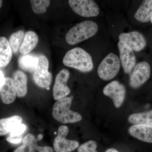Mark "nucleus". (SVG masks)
Listing matches in <instances>:
<instances>
[{
	"label": "nucleus",
	"instance_id": "1",
	"mask_svg": "<svg viewBox=\"0 0 152 152\" xmlns=\"http://www.w3.org/2000/svg\"><path fill=\"white\" fill-rule=\"evenodd\" d=\"M63 63L66 66L74 68L83 72H89L94 69L91 55L80 48L68 51L63 58Z\"/></svg>",
	"mask_w": 152,
	"mask_h": 152
},
{
	"label": "nucleus",
	"instance_id": "2",
	"mask_svg": "<svg viewBox=\"0 0 152 152\" xmlns=\"http://www.w3.org/2000/svg\"><path fill=\"white\" fill-rule=\"evenodd\" d=\"M98 31V25L92 21L81 22L68 31L66 40L69 45H75L94 36Z\"/></svg>",
	"mask_w": 152,
	"mask_h": 152
},
{
	"label": "nucleus",
	"instance_id": "3",
	"mask_svg": "<svg viewBox=\"0 0 152 152\" xmlns=\"http://www.w3.org/2000/svg\"><path fill=\"white\" fill-rule=\"evenodd\" d=\"M72 103V99L67 97L57 101L53 108L52 115L54 118L64 124L77 123L81 121V115L70 110Z\"/></svg>",
	"mask_w": 152,
	"mask_h": 152
},
{
	"label": "nucleus",
	"instance_id": "4",
	"mask_svg": "<svg viewBox=\"0 0 152 152\" xmlns=\"http://www.w3.org/2000/svg\"><path fill=\"white\" fill-rule=\"evenodd\" d=\"M121 64L119 57L110 53L103 60L98 68L99 77L105 81L112 80L118 73Z\"/></svg>",
	"mask_w": 152,
	"mask_h": 152
},
{
	"label": "nucleus",
	"instance_id": "5",
	"mask_svg": "<svg viewBox=\"0 0 152 152\" xmlns=\"http://www.w3.org/2000/svg\"><path fill=\"white\" fill-rule=\"evenodd\" d=\"M49 66L47 57L44 56H39L37 66L32 75L36 84L41 88H47L51 83L53 76L48 71Z\"/></svg>",
	"mask_w": 152,
	"mask_h": 152
},
{
	"label": "nucleus",
	"instance_id": "6",
	"mask_svg": "<svg viewBox=\"0 0 152 152\" xmlns=\"http://www.w3.org/2000/svg\"><path fill=\"white\" fill-rule=\"evenodd\" d=\"M69 131L68 127L64 125L58 129L57 135L53 142V148L56 152H71L79 147V143L77 141L66 139Z\"/></svg>",
	"mask_w": 152,
	"mask_h": 152
},
{
	"label": "nucleus",
	"instance_id": "7",
	"mask_svg": "<svg viewBox=\"0 0 152 152\" xmlns=\"http://www.w3.org/2000/svg\"><path fill=\"white\" fill-rule=\"evenodd\" d=\"M69 3L72 10L81 16L96 17L99 13V6L92 0H69Z\"/></svg>",
	"mask_w": 152,
	"mask_h": 152
},
{
	"label": "nucleus",
	"instance_id": "8",
	"mask_svg": "<svg viewBox=\"0 0 152 152\" xmlns=\"http://www.w3.org/2000/svg\"><path fill=\"white\" fill-rule=\"evenodd\" d=\"M130 74V86L133 88H137L149 79L151 75L150 65L146 62H141L135 66Z\"/></svg>",
	"mask_w": 152,
	"mask_h": 152
},
{
	"label": "nucleus",
	"instance_id": "9",
	"mask_svg": "<svg viewBox=\"0 0 152 152\" xmlns=\"http://www.w3.org/2000/svg\"><path fill=\"white\" fill-rule=\"evenodd\" d=\"M69 76V72L66 69H63L57 75L53 91L55 100L66 97L70 93V89L67 85Z\"/></svg>",
	"mask_w": 152,
	"mask_h": 152
},
{
	"label": "nucleus",
	"instance_id": "10",
	"mask_svg": "<svg viewBox=\"0 0 152 152\" xmlns=\"http://www.w3.org/2000/svg\"><path fill=\"white\" fill-rule=\"evenodd\" d=\"M104 94L113 100L114 106L120 107L124 101L126 90L124 86L116 80L113 81L105 86Z\"/></svg>",
	"mask_w": 152,
	"mask_h": 152
},
{
	"label": "nucleus",
	"instance_id": "11",
	"mask_svg": "<svg viewBox=\"0 0 152 152\" xmlns=\"http://www.w3.org/2000/svg\"><path fill=\"white\" fill-rule=\"evenodd\" d=\"M120 60L125 73L130 74L135 66L136 57L134 51L121 42L118 43Z\"/></svg>",
	"mask_w": 152,
	"mask_h": 152
},
{
	"label": "nucleus",
	"instance_id": "12",
	"mask_svg": "<svg viewBox=\"0 0 152 152\" xmlns=\"http://www.w3.org/2000/svg\"><path fill=\"white\" fill-rule=\"evenodd\" d=\"M120 42H123L129 47L133 51L142 50L146 45V41L144 36L139 32L122 33L119 37Z\"/></svg>",
	"mask_w": 152,
	"mask_h": 152
},
{
	"label": "nucleus",
	"instance_id": "13",
	"mask_svg": "<svg viewBox=\"0 0 152 152\" xmlns=\"http://www.w3.org/2000/svg\"><path fill=\"white\" fill-rule=\"evenodd\" d=\"M13 152H54L51 147L40 146L37 140L32 134H28L23 140V145L16 149Z\"/></svg>",
	"mask_w": 152,
	"mask_h": 152
},
{
	"label": "nucleus",
	"instance_id": "14",
	"mask_svg": "<svg viewBox=\"0 0 152 152\" xmlns=\"http://www.w3.org/2000/svg\"><path fill=\"white\" fill-rule=\"evenodd\" d=\"M16 96L13 80L9 77H5L0 84V97L2 102L7 104L12 103Z\"/></svg>",
	"mask_w": 152,
	"mask_h": 152
},
{
	"label": "nucleus",
	"instance_id": "15",
	"mask_svg": "<svg viewBox=\"0 0 152 152\" xmlns=\"http://www.w3.org/2000/svg\"><path fill=\"white\" fill-rule=\"evenodd\" d=\"M129 132L131 136L141 141L152 143L151 125H133L129 128Z\"/></svg>",
	"mask_w": 152,
	"mask_h": 152
},
{
	"label": "nucleus",
	"instance_id": "16",
	"mask_svg": "<svg viewBox=\"0 0 152 152\" xmlns=\"http://www.w3.org/2000/svg\"><path fill=\"white\" fill-rule=\"evenodd\" d=\"M13 80L17 96H25L28 92L27 77L26 74L21 71H15L13 74Z\"/></svg>",
	"mask_w": 152,
	"mask_h": 152
},
{
	"label": "nucleus",
	"instance_id": "17",
	"mask_svg": "<svg viewBox=\"0 0 152 152\" xmlns=\"http://www.w3.org/2000/svg\"><path fill=\"white\" fill-rule=\"evenodd\" d=\"M38 56L34 54L23 55L19 58L18 65L25 72L33 74L38 63Z\"/></svg>",
	"mask_w": 152,
	"mask_h": 152
},
{
	"label": "nucleus",
	"instance_id": "18",
	"mask_svg": "<svg viewBox=\"0 0 152 152\" xmlns=\"http://www.w3.org/2000/svg\"><path fill=\"white\" fill-rule=\"evenodd\" d=\"M38 41L39 38L35 32L32 31L27 32L20 48V53L23 55L28 54L36 48Z\"/></svg>",
	"mask_w": 152,
	"mask_h": 152
},
{
	"label": "nucleus",
	"instance_id": "19",
	"mask_svg": "<svg viewBox=\"0 0 152 152\" xmlns=\"http://www.w3.org/2000/svg\"><path fill=\"white\" fill-rule=\"evenodd\" d=\"M12 51L7 38L0 37V67L7 66L12 59Z\"/></svg>",
	"mask_w": 152,
	"mask_h": 152
},
{
	"label": "nucleus",
	"instance_id": "20",
	"mask_svg": "<svg viewBox=\"0 0 152 152\" xmlns=\"http://www.w3.org/2000/svg\"><path fill=\"white\" fill-rule=\"evenodd\" d=\"M152 15V0H145L136 12L135 18L139 21L146 23L151 20Z\"/></svg>",
	"mask_w": 152,
	"mask_h": 152
},
{
	"label": "nucleus",
	"instance_id": "21",
	"mask_svg": "<svg viewBox=\"0 0 152 152\" xmlns=\"http://www.w3.org/2000/svg\"><path fill=\"white\" fill-rule=\"evenodd\" d=\"M22 120L21 117L18 115L0 119V136L5 135L10 132L15 126L21 124Z\"/></svg>",
	"mask_w": 152,
	"mask_h": 152
},
{
	"label": "nucleus",
	"instance_id": "22",
	"mask_svg": "<svg viewBox=\"0 0 152 152\" xmlns=\"http://www.w3.org/2000/svg\"><path fill=\"white\" fill-rule=\"evenodd\" d=\"M128 121L134 125H152V110L131 115Z\"/></svg>",
	"mask_w": 152,
	"mask_h": 152
},
{
	"label": "nucleus",
	"instance_id": "23",
	"mask_svg": "<svg viewBox=\"0 0 152 152\" xmlns=\"http://www.w3.org/2000/svg\"><path fill=\"white\" fill-rule=\"evenodd\" d=\"M24 36V31L23 30H20L13 33L10 37L9 43L14 53L16 54L20 50Z\"/></svg>",
	"mask_w": 152,
	"mask_h": 152
},
{
	"label": "nucleus",
	"instance_id": "24",
	"mask_svg": "<svg viewBox=\"0 0 152 152\" xmlns=\"http://www.w3.org/2000/svg\"><path fill=\"white\" fill-rule=\"evenodd\" d=\"M50 3V1L48 0H31L30 1L32 10L34 13L37 14L45 13Z\"/></svg>",
	"mask_w": 152,
	"mask_h": 152
},
{
	"label": "nucleus",
	"instance_id": "25",
	"mask_svg": "<svg viewBox=\"0 0 152 152\" xmlns=\"http://www.w3.org/2000/svg\"><path fill=\"white\" fill-rule=\"evenodd\" d=\"M97 144L94 140H90L78 147V152H97Z\"/></svg>",
	"mask_w": 152,
	"mask_h": 152
},
{
	"label": "nucleus",
	"instance_id": "26",
	"mask_svg": "<svg viewBox=\"0 0 152 152\" xmlns=\"http://www.w3.org/2000/svg\"><path fill=\"white\" fill-rule=\"evenodd\" d=\"M27 129V126L24 124H20L17 125L10 132V136L18 137L21 136L25 132Z\"/></svg>",
	"mask_w": 152,
	"mask_h": 152
},
{
	"label": "nucleus",
	"instance_id": "27",
	"mask_svg": "<svg viewBox=\"0 0 152 152\" xmlns=\"http://www.w3.org/2000/svg\"><path fill=\"white\" fill-rule=\"evenodd\" d=\"M23 140V137L22 136H18V137H11L9 136L7 138V141L11 143L14 144L19 143Z\"/></svg>",
	"mask_w": 152,
	"mask_h": 152
},
{
	"label": "nucleus",
	"instance_id": "28",
	"mask_svg": "<svg viewBox=\"0 0 152 152\" xmlns=\"http://www.w3.org/2000/svg\"><path fill=\"white\" fill-rule=\"evenodd\" d=\"M4 74L1 71H0V84L4 80Z\"/></svg>",
	"mask_w": 152,
	"mask_h": 152
},
{
	"label": "nucleus",
	"instance_id": "29",
	"mask_svg": "<svg viewBox=\"0 0 152 152\" xmlns=\"http://www.w3.org/2000/svg\"><path fill=\"white\" fill-rule=\"evenodd\" d=\"M105 152H119L118 151H117L115 149L113 148H109L108 149L106 150Z\"/></svg>",
	"mask_w": 152,
	"mask_h": 152
},
{
	"label": "nucleus",
	"instance_id": "30",
	"mask_svg": "<svg viewBox=\"0 0 152 152\" xmlns=\"http://www.w3.org/2000/svg\"><path fill=\"white\" fill-rule=\"evenodd\" d=\"M2 1H1V0H0V8L1 7L2 5Z\"/></svg>",
	"mask_w": 152,
	"mask_h": 152
},
{
	"label": "nucleus",
	"instance_id": "31",
	"mask_svg": "<svg viewBox=\"0 0 152 152\" xmlns=\"http://www.w3.org/2000/svg\"><path fill=\"white\" fill-rule=\"evenodd\" d=\"M151 23H152V16H151Z\"/></svg>",
	"mask_w": 152,
	"mask_h": 152
}]
</instances>
